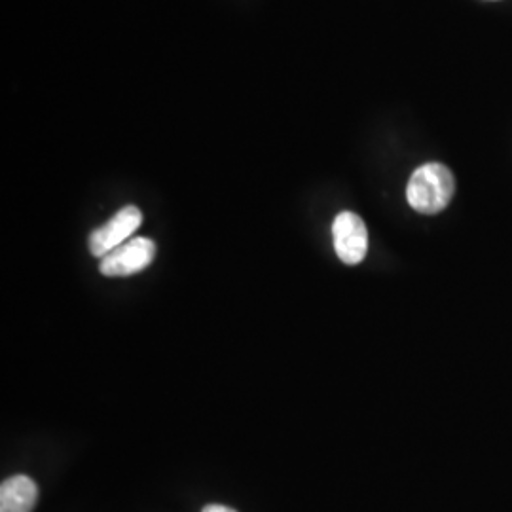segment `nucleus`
I'll list each match as a JSON object with an SVG mask.
<instances>
[{
    "instance_id": "f257e3e1",
    "label": "nucleus",
    "mask_w": 512,
    "mask_h": 512,
    "mask_svg": "<svg viewBox=\"0 0 512 512\" xmlns=\"http://www.w3.org/2000/svg\"><path fill=\"white\" fill-rule=\"evenodd\" d=\"M456 192L452 171L442 164H425L414 171L406 186V200L412 209L423 215L444 211Z\"/></svg>"
},
{
    "instance_id": "f03ea898",
    "label": "nucleus",
    "mask_w": 512,
    "mask_h": 512,
    "mask_svg": "<svg viewBox=\"0 0 512 512\" xmlns=\"http://www.w3.org/2000/svg\"><path fill=\"white\" fill-rule=\"evenodd\" d=\"M156 256V243L148 238H131L103 256L99 272L105 277H128L139 274L152 264Z\"/></svg>"
},
{
    "instance_id": "7ed1b4c3",
    "label": "nucleus",
    "mask_w": 512,
    "mask_h": 512,
    "mask_svg": "<svg viewBox=\"0 0 512 512\" xmlns=\"http://www.w3.org/2000/svg\"><path fill=\"white\" fill-rule=\"evenodd\" d=\"M141 224H143V213L139 207L128 205L120 209L112 219L107 220L103 226L95 228L90 234L88 238L90 253L97 258L109 255L110 251H114L116 247H120L122 243L131 239Z\"/></svg>"
},
{
    "instance_id": "20e7f679",
    "label": "nucleus",
    "mask_w": 512,
    "mask_h": 512,
    "mask_svg": "<svg viewBox=\"0 0 512 512\" xmlns=\"http://www.w3.org/2000/svg\"><path fill=\"white\" fill-rule=\"evenodd\" d=\"M336 255L344 264H361L368 253V230L365 220L351 211H342L332 224Z\"/></svg>"
},
{
    "instance_id": "39448f33",
    "label": "nucleus",
    "mask_w": 512,
    "mask_h": 512,
    "mask_svg": "<svg viewBox=\"0 0 512 512\" xmlns=\"http://www.w3.org/2000/svg\"><path fill=\"white\" fill-rule=\"evenodd\" d=\"M37 501V482L29 476H10L0 486V512H33Z\"/></svg>"
},
{
    "instance_id": "423d86ee",
    "label": "nucleus",
    "mask_w": 512,
    "mask_h": 512,
    "mask_svg": "<svg viewBox=\"0 0 512 512\" xmlns=\"http://www.w3.org/2000/svg\"><path fill=\"white\" fill-rule=\"evenodd\" d=\"M202 512H238L234 511V509H230V507H226V505H207Z\"/></svg>"
}]
</instances>
